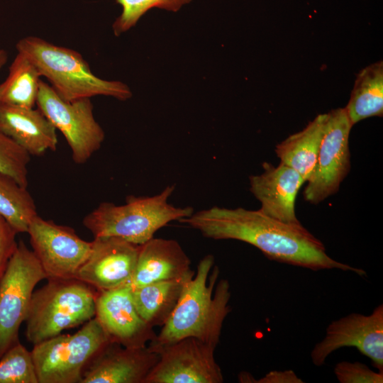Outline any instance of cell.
Wrapping results in <instances>:
<instances>
[{
  "mask_svg": "<svg viewBox=\"0 0 383 383\" xmlns=\"http://www.w3.org/2000/svg\"><path fill=\"white\" fill-rule=\"evenodd\" d=\"M17 233L0 215V280L18 245Z\"/></svg>",
  "mask_w": 383,
  "mask_h": 383,
  "instance_id": "obj_28",
  "label": "cell"
},
{
  "mask_svg": "<svg viewBox=\"0 0 383 383\" xmlns=\"http://www.w3.org/2000/svg\"><path fill=\"white\" fill-rule=\"evenodd\" d=\"M179 223L214 240H237L259 249L270 260L318 271L340 270L365 276L362 269L338 262L326 252L323 243L301 223H288L260 209L213 206L193 213Z\"/></svg>",
  "mask_w": 383,
  "mask_h": 383,
  "instance_id": "obj_1",
  "label": "cell"
},
{
  "mask_svg": "<svg viewBox=\"0 0 383 383\" xmlns=\"http://www.w3.org/2000/svg\"><path fill=\"white\" fill-rule=\"evenodd\" d=\"M174 187L167 186L152 196H128L123 205L102 202L85 216L83 225L94 238L113 236L142 245L167 223L194 213L192 207H176L168 202Z\"/></svg>",
  "mask_w": 383,
  "mask_h": 383,
  "instance_id": "obj_4",
  "label": "cell"
},
{
  "mask_svg": "<svg viewBox=\"0 0 383 383\" xmlns=\"http://www.w3.org/2000/svg\"><path fill=\"white\" fill-rule=\"evenodd\" d=\"M16 48L45 77L56 93L65 101L102 95L125 101L132 96L127 84L103 79L91 72L89 63L77 51L58 46L36 36L19 40Z\"/></svg>",
  "mask_w": 383,
  "mask_h": 383,
  "instance_id": "obj_3",
  "label": "cell"
},
{
  "mask_svg": "<svg viewBox=\"0 0 383 383\" xmlns=\"http://www.w3.org/2000/svg\"><path fill=\"white\" fill-rule=\"evenodd\" d=\"M0 131L30 155L57 148L56 128L39 109L0 104Z\"/></svg>",
  "mask_w": 383,
  "mask_h": 383,
  "instance_id": "obj_18",
  "label": "cell"
},
{
  "mask_svg": "<svg viewBox=\"0 0 383 383\" xmlns=\"http://www.w3.org/2000/svg\"><path fill=\"white\" fill-rule=\"evenodd\" d=\"M0 215L17 233H27L38 215L35 201L27 187L0 172Z\"/></svg>",
  "mask_w": 383,
  "mask_h": 383,
  "instance_id": "obj_23",
  "label": "cell"
},
{
  "mask_svg": "<svg viewBox=\"0 0 383 383\" xmlns=\"http://www.w3.org/2000/svg\"><path fill=\"white\" fill-rule=\"evenodd\" d=\"M0 383H38L31 352L20 341L0 357Z\"/></svg>",
  "mask_w": 383,
  "mask_h": 383,
  "instance_id": "obj_24",
  "label": "cell"
},
{
  "mask_svg": "<svg viewBox=\"0 0 383 383\" xmlns=\"http://www.w3.org/2000/svg\"><path fill=\"white\" fill-rule=\"evenodd\" d=\"M30 160V155L24 149L0 131V172L27 187Z\"/></svg>",
  "mask_w": 383,
  "mask_h": 383,
  "instance_id": "obj_26",
  "label": "cell"
},
{
  "mask_svg": "<svg viewBox=\"0 0 383 383\" xmlns=\"http://www.w3.org/2000/svg\"><path fill=\"white\" fill-rule=\"evenodd\" d=\"M47 276L32 250L23 240L17 247L0 280V357L19 342L34 289Z\"/></svg>",
  "mask_w": 383,
  "mask_h": 383,
  "instance_id": "obj_7",
  "label": "cell"
},
{
  "mask_svg": "<svg viewBox=\"0 0 383 383\" xmlns=\"http://www.w3.org/2000/svg\"><path fill=\"white\" fill-rule=\"evenodd\" d=\"M110 341L94 316L73 334H59L31 351L38 383H80L93 357Z\"/></svg>",
  "mask_w": 383,
  "mask_h": 383,
  "instance_id": "obj_6",
  "label": "cell"
},
{
  "mask_svg": "<svg viewBox=\"0 0 383 383\" xmlns=\"http://www.w3.org/2000/svg\"><path fill=\"white\" fill-rule=\"evenodd\" d=\"M190 265L189 257L177 240L153 237L139 245L135 267L126 284L133 289L193 275Z\"/></svg>",
  "mask_w": 383,
  "mask_h": 383,
  "instance_id": "obj_17",
  "label": "cell"
},
{
  "mask_svg": "<svg viewBox=\"0 0 383 383\" xmlns=\"http://www.w3.org/2000/svg\"><path fill=\"white\" fill-rule=\"evenodd\" d=\"M262 167L261 174L249 177L250 190L260 201V210L285 223H301L296 216L295 203L305 179L297 171L282 162L275 167L265 162Z\"/></svg>",
  "mask_w": 383,
  "mask_h": 383,
  "instance_id": "obj_16",
  "label": "cell"
},
{
  "mask_svg": "<svg viewBox=\"0 0 383 383\" xmlns=\"http://www.w3.org/2000/svg\"><path fill=\"white\" fill-rule=\"evenodd\" d=\"M8 60V53L4 49H0V70L6 63Z\"/></svg>",
  "mask_w": 383,
  "mask_h": 383,
  "instance_id": "obj_30",
  "label": "cell"
},
{
  "mask_svg": "<svg viewBox=\"0 0 383 383\" xmlns=\"http://www.w3.org/2000/svg\"><path fill=\"white\" fill-rule=\"evenodd\" d=\"M216 347L189 337L157 349L160 358L145 383H221Z\"/></svg>",
  "mask_w": 383,
  "mask_h": 383,
  "instance_id": "obj_11",
  "label": "cell"
},
{
  "mask_svg": "<svg viewBox=\"0 0 383 383\" xmlns=\"http://www.w3.org/2000/svg\"><path fill=\"white\" fill-rule=\"evenodd\" d=\"M247 382L258 383H300L303 381L292 370L272 371L258 380L254 379L250 374Z\"/></svg>",
  "mask_w": 383,
  "mask_h": 383,
  "instance_id": "obj_29",
  "label": "cell"
},
{
  "mask_svg": "<svg viewBox=\"0 0 383 383\" xmlns=\"http://www.w3.org/2000/svg\"><path fill=\"white\" fill-rule=\"evenodd\" d=\"M355 347L369 357L378 371H383V306H377L370 315L352 313L331 322L326 335L311 353L316 366L325 364L334 351Z\"/></svg>",
  "mask_w": 383,
  "mask_h": 383,
  "instance_id": "obj_12",
  "label": "cell"
},
{
  "mask_svg": "<svg viewBox=\"0 0 383 383\" xmlns=\"http://www.w3.org/2000/svg\"><path fill=\"white\" fill-rule=\"evenodd\" d=\"M193 276L130 287L133 302L143 320L152 328L162 326L174 309L184 284Z\"/></svg>",
  "mask_w": 383,
  "mask_h": 383,
  "instance_id": "obj_19",
  "label": "cell"
},
{
  "mask_svg": "<svg viewBox=\"0 0 383 383\" xmlns=\"http://www.w3.org/2000/svg\"><path fill=\"white\" fill-rule=\"evenodd\" d=\"M192 0H116L122 12L112 25L113 33L119 36L135 26L149 10L157 8L177 12Z\"/></svg>",
  "mask_w": 383,
  "mask_h": 383,
  "instance_id": "obj_25",
  "label": "cell"
},
{
  "mask_svg": "<svg viewBox=\"0 0 383 383\" xmlns=\"http://www.w3.org/2000/svg\"><path fill=\"white\" fill-rule=\"evenodd\" d=\"M159 358L148 346L126 348L109 342L87 365L80 383H145Z\"/></svg>",
  "mask_w": 383,
  "mask_h": 383,
  "instance_id": "obj_15",
  "label": "cell"
},
{
  "mask_svg": "<svg viewBox=\"0 0 383 383\" xmlns=\"http://www.w3.org/2000/svg\"><path fill=\"white\" fill-rule=\"evenodd\" d=\"M340 383H382L383 371L374 372L360 362L342 361L334 367Z\"/></svg>",
  "mask_w": 383,
  "mask_h": 383,
  "instance_id": "obj_27",
  "label": "cell"
},
{
  "mask_svg": "<svg viewBox=\"0 0 383 383\" xmlns=\"http://www.w3.org/2000/svg\"><path fill=\"white\" fill-rule=\"evenodd\" d=\"M219 274L213 255H207L200 260L196 273L184 284L170 318L148 345L152 350L189 337L217 346L223 322L231 311V296L227 279L216 283Z\"/></svg>",
  "mask_w": 383,
  "mask_h": 383,
  "instance_id": "obj_2",
  "label": "cell"
},
{
  "mask_svg": "<svg viewBox=\"0 0 383 383\" xmlns=\"http://www.w3.org/2000/svg\"><path fill=\"white\" fill-rule=\"evenodd\" d=\"M353 125L345 108L325 113L323 136L316 162L303 194L318 204L335 194L350 169L349 136Z\"/></svg>",
  "mask_w": 383,
  "mask_h": 383,
  "instance_id": "obj_9",
  "label": "cell"
},
{
  "mask_svg": "<svg viewBox=\"0 0 383 383\" xmlns=\"http://www.w3.org/2000/svg\"><path fill=\"white\" fill-rule=\"evenodd\" d=\"M139 245L113 236L96 237L89 256L75 279L97 291L126 284L134 272Z\"/></svg>",
  "mask_w": 383,
  "mask_h": 383,
  "instance_id": "obj_13",
  "label": "cell"
},
{
  "mask_svg": "<svg viewBox=\"0 0 383 383\" xmlns=\"http://www.w3.org/2000/svg\"><path fill=\"white\" fill-rule=\"evenodd\" d=\"M40 77L35 65L24 55L18 52L9 67L6 79L0 84V104L33 108Z\"/></svg>",
  "mask_w": 383,
  "mask_h": 383,
  "instance_id": "obj_22",
  "label": "cell"
},
{
  "mask_svg": "<svg viewBox=\"0 0 383 383\" xmlns=\"http://www.w3.org/2000/svg\"><path fill=\"white\" fill-rule=\"evenodd\" d=\"M36 104L65 138L76 164L85 163L101 148L105 133L94 118L90 98L65 101L40 80Z\"/></svg>",
  "mask_w": 383,
  "mask_h": 383,
  "instance_id": "obj_8",
  "label": "cell"
},
{
  "mask_svg": "<svg viewBox=\"0 0 383 383\" xmlns=\"http://www.w3.org/2000/svg\"><path fill=\"white\" fill-rule=\"evenodd\" d=\"M352 125L383 115V62L372 63L357 74L345 107Z\"/></svg>",
  "mask_w": 383,
  "mask_h": 383,
  "instance_id": "obj_21",
  "label": "cell"
},
{
  "mask_svg": "<svg viewBox=\"0 0 383 383\" xmlns=\"http://www.w3.org/2000/svg\"><path fill=\"white\" fill-rule=\"evenodd\" d=\"M97 290L77 279H48L34 291L26 319V337L35 345L95 316Z\"/></svg>",
  "mask_w": 383,
  "mask_h": 383,
  "instance_id": "obj_5",
  "label": "cell"
},
{
  "mask_svg": "<svg viewBox=\"0 0 383 383\" xmlns=\"http://www.w3.org/2000/svg\"><path fill=\"white\" fill-rule=\"evenodd\" d=\"M325 113L318 114L301 131L276 145L282 162L297 171L306 182L314 169L323 136Z\"/></svg>",
  "mask_w": 383,
  "mask_h": 383,
  "instance_id": "obj_20",
  "label": "cell"
},
{
  "mask_svg": "<svg viewBox=\"0 0 383 383\" xmlns=\"http://www.w3.org/2000/svg\"><path fill=\"white\" fill-rule=\"evenodd\" d=\"M27 233L47 279H75L91 252V242L82 239L74 229L38 215L31 221Z\"/></svg>",
  "mask_w": 383,
  "mask_h": 383,
  "instance_id": "obj_10",
  "label": "cell"
},
{
  "mask_svg": "<svg viewBox=\"0 0 383 383\" xmlns=\"http://www.w3.org/2000/svg\"><path fill=\"white\" fill-rule=\"evenodd\" d=\"M111 342L126 348L147 346L156 334L138 314L133 302L131 288L123 284L97 291L96 314Z\"/></svg>",
  "mask_w": 383,
  "mask_h": 383,
  "instance_id": "obj_14",
  "label": "cell"
}]
</instances>
